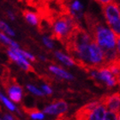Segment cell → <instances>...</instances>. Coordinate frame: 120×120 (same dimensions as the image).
<instances>
[{
    "instance_id": "cell-22",
    "label": "cell",
    "mask_w": 120,
    "mask_h": 120,
    "mask_svg": "<svg viewBox=\"0 0 120 120\" xmlns=\"http://www.w3.org/2000/svg\"><path fill=\"white\" fill-rule=\"evenodd\" d=\"M117 52H118V57L120 59V37L117 36Z\"/></svg>"
},
{
    "instance_id": "cell-15",
    "label": "cell",
    "mask_w": 120,
    "mask_h": 120,
    "mask_svg": "<svg viewBox=\"0 0 120 120\" xmlns=\"http://www.w3.org/2000/svg\"><path fill=\"white\" fill-rule=\"evenodd\" d=\"M0 98H1V100L4 102V104L6 105V107H7L9 110H10V111H15V105H13L12 102H11L9 99H7V98L5 97L4 95L1 94V95H0Z\"/></svg>"
},
{
    "instance_id": "cell-4",
    "label": "cell",
    "mask_w": 120,
    "mask_h": 120,
    "mask_svg": "<svg viewBox=\"0 0 120 120\" xmlns=\"http://www.w3.org/2000/svg\"><path fill=\"white\" fill-rule=\"evenodd\" d=\"M91 75L94 79L105 83L107 87H114L118 82V79L108 70L107 68H101L99 70H91Z\"/></svg>"
},
{
    "instance_id": "cell-24",
    "label": "cell",
    "mask_w": 120,
    "mask_h": 120,
    "mask_svg": "<svg viewBox=\"0 0 120 120\" xmlns=\"http://www.w3.org/2000/svg\"><path fill=\"white\" fill-rule=\"evenodd\" d=\"M8 15H9V17H10L11 20H14V19H15V17H14V15H13L12 12L9 11V12H8Z\"/></svg>"
},
{
    "instance_id": "cell-5",
    "label": "cell",
    "mask_w": 120,
    "mask_h": 120,
    "mask_svg": "<svg viewBox=\"0 0 120 120\" xmlns=\"http://www.w3.org/2000/svg\"><path fill=\"white\" fill-rule=\"evenodd\" d=\"M7 53L9 57L10 58V59L15 61L21 68H22L23 70H25L26 71H30V72L34 71V69L32 68V66L30 65V64L27 61V59L20 52L19 48L15 49V48L10 47L7 50Z\"/></svg>"
},
{
    "instance_id": "cell-11",
    "label": "cell",
    "mask_w": 120,
    "mask_h": 120,
    "mask_svg": "<svg viewBox=\"0 0 120 120\" xmlns=\"http://www.w3.org/2000/svg\"><path fill=\"white\" fill-rule=\"evenodd\" d=\"M23 16L25 17V19L28 21L30 24H32L34 26H37L39 25L40 23V21H39V15L36 14V13L31 12L29 10H23Z\"/></svg>"
},
{
    "instance_id": "cell-9",
    "label": "cell",
    "mask_w": 120,
    "mask_h": 120,
    "mask_svg": "<svg viewBox=\"0 0 120 120\" xmlns=\"http://www.w3.org/2000/svg\"><path fill=\"white\" fill-rule=\"evenodd\" d=\"M22 88L17 84L10 85L8 88V94L10 96V100H13L14 102H20L22 99Z\"/></svg>"
},
{
    "instance_id": "cell-10",
    "label": "cell",
    "mask_w": 120,
    "mask_h": 120,
    "mask_svg": "<svg viewBox=\"0 0 120 120\" xmlns=\"http://www.w3.org/2000/svg\"><path fill=\"white\" fill-rule=\"evenodd\" d=\"M49 70H50V71H52L53 74H55V75H57L58 76L64 78V79L71 80V79L74 78V76H73L72 75H70V73H68L67 71L64 70L63 69H61V68L54 66V65H51L50 67H49Z\"/></svg>"
},
{
    "instance_id": "cell-18",
    "label": "cell",
    "mask_w": 120,
    "mask_h": 120,
    "mask_svg": "<svg viewBox=\"0 0 120 120\" xmlns=\"http://www.w3.org/2000/svg\"><path fill=\"white\" fill-rule=\"evenodd\" d=\"M105 120H118V117L116 113L108 112L107 114H106V117H105Z\"/></svg>"
},
{
    "instance_id": "cell-6",
    "label": "cell",
    "mask_w": 120,
    "mask_h": 120,
    "mask_svg": "<svg viewBox=\"0 0 120 120\" xmlns=\"http://www.w3.org/2000/svg\"><path fill=\"white\" fill-rule=\"evenodd\" d=\"M100 102L105 105L108 112L117 114L120 111V93L118 92L110 96H105L100 100Z\"/></svg>"
},
{
    "instance_id": "cell-25",
    "label": "cell",
    "mask_w": 120,
    "mask_h": 120,
    "mask_svg": "<svg viewBox=\"0 0 120 120\" xmlns=\"http://www.w3.org/2000/svg\"><path fill=\"white\" fill-rule=\"evenodd\" d=\"M118 83H119V85H120V75H119V76H118Z\"/></svg>"
},
{
    "instance_id": "cell-12",
    "label": "cell",
    "mask_w": 120,
    "mask_h": 120,
    "mask_svg": "<svg viewBox=\"0 0 120 120\" xmlns=\"http://www.w3.org/2000/svg\"><path fill=\"white\" fill-rule=\"evenodd\" d=\"M55 56H56V58H58V60H60L61 62L64 63V64L68 65V66H71V65L75 64V60L73 59L72 58H70V57H69V56L65 55V54H64L63 52H59V51L56 52Z\"/></svg>"
},
{
    "instance_id": "cell-16",
    "label": "cell",
    "mask_w": 120,
    "mask_h": 120,
    "mask_svg": "<svg viewBox=\"0 0 120 120\" xmlns=\"http://www.w3.org/2000/svg\"><path fill=\"white\" fill-rule=\"evenodd\" d=\"M29 116L31 117L32 119L34 120H41L44 118V114L42 112H40L39 111H30L29 112H28Z\"/></svg>"
},
{
    "instance_id": "cell-20",
    "label": "cell",
    "mask_w": 120,
    "mask_h": 120,
    "mask_svg": "<svg viewBox=\"0 0 120 120\" xmlns=\"http://www.w3.org/2000/svg\"><path fill=\"white\" fill-rule=\"evenodd\" d=\"M42 40H43V43L45 44V46H47V47L50 48V49H52V48L53 47L52 42V40H51L50 39H48L47 37H43Z\"/></svg>"
},
{
    "instance_id": "cell-2",
    "label": "cell",
    "mask_w": 120,
    "mask_h": 120,
    "mask_svg": "<svg viewBox=\"0 0 120 120\" xmlns=\"http://www.w3.org/2000/svg\"><path fill=\"white\" fill-rule=\"evenodd\" d=\"M52 37L60 42L66 44L73 30L78 26L75 18L69 13H62L61 15L52 18Z\"/></svg>"
},
{
    "instance_id": "cell-7",
    "label": "cell",
    "mask_w": 120,
    "mask_h": 120,
    "mask_svg": "<svg viewBox=\"0 0 120 120\" xmlns=\"http://www.w3.org/2000/svg\"><path fill=\"white\" fill-rule=\"evenodd\" d=\"M68 109L67 103L64 100H58L54 104L48 105L44 109V112L51 114V115H57L60 113H64Z\"/></svg>"
},
{
    "instance_id": "cell-1",
    "label": "cell",
    "mask_w": 120,
    "mask_h": 120,
    "mask_svg": "<svg viewBox=\"0 0 120 120\" xmlns=\"http://www.w3.org/2000/svg\"><path fill=\"white\" fill-rule=\"evenodd\" d=\"M86 20L90 30V35L103 51L107 66L118 58L117 52V36L112 29L105 27L92 16H86Z\"/></svg>"
},
{
    "instance_id": "cell-3",
    "label": "cell",
    "mask_w": 120,
    "mask_h": 120,
    "mask_svg": "<svg viewBox=\"0 0 120 120\" xmlns=\"http://www.w3.org/2000/svg\"><path fill=\"white\" fill-rule=\"evenodd\" d=\"M105 21L109 26L120 19V8L118 3L113 1H100Z\"/></svg>"
},
{
    "instance_id": "cell-26",
    "label": "cell",
    "mask_w": 120,
    "mask_h": 120,
    "mask_svg": "<svg viewBox=\"0 0 120 120\" xmlns=\"http://www.w3.org/2000/svg\"><path fill=\"white\" fill-rule=\"evenodd\" d=\"M118 120H120V114L118 115Z\"/></svg>"
},
{
    "instance_id": "cell-23",
    "label": "cell",
    "mask_w": 120,
    "mask_h": 120,
    "mask_svg": "<svg viewBox=\"0 0 120 120\" xmlns=\"http://www.w3.org/2000/svg\"><path fill=\"white\" fill-rule=\"evenodd\" d=\"M3 120H14V118H13L10 115H9V114H5V115L4 116Z\"/></svg>"
},
{
    "instance_id": "cell-21",
    "label": "cell",
    "mask_w": 120,
    "mask_h": 120,
    "mask_svg": "<svg viewBox=\"0 0 120 120\" xmlns=\"http://www.w3.org/2000/svg\"><path fill=\"white\" fill-rule=\"evenodd\" d=\"M42 89H43V92L44 94H51L52 93V90L50 87H48L47 85H42Z\"/></svg>"
},
{
    "instance_id": "cell-13",
    "label": "cell",
    "mask_w": 120,
    "mask_h": 120,
    "mask_svg": "<svg viewBox=\"0 0 120 120\" xmlns=\"http://www.w3.org/2000/svg\"><path fill=\"white\" fill-rule=\"evenodd\" d=\"M0 38H1L2 42H4V44H6V45H10V47H11V48H15V49H17V48L19 47V46H18V45H17V43L15 42L14 40H12L11 39H10L9 37H7L4 34L1 33V34H0Z\"/></svg>"
},
{
    "instance_id": "cell-14",
    "label": "cell",
    "mask_w": 120,
    "mask_h": 120,
    "mask_svg": "<svg viewBox=\"0 0 120 120\" xmlns=\"http://www.w3.org/2000/svg\"><path fill=\"white\" fill-rule=\"evenodd\" d=\"M0 27H1V29L2 31H4V33H6L9 36H15V33L13 32V30L9 27V26L4 22H0Z\"/></svg>"
},
{
    "instance_id": "cell-19",
    "label": "cell",
    "mask_w": 120,
    "mask_h": 120,
    "mask_svg": "<svg viewBox=\"0 0 120 120\" xmlns=\"http://www.w3.org/2000/svg\"><path fill=\"white\" fill-rule=\"evenodd\" d=\"M20 52L22 53V55L25 58L30 59L31 61H35V58L32 55V54H30V53L27 52H25V51H22V50H20Z\"/></svg>"
},
{
    "instance_id": "cell-17",
    "label": "cell",
    "mask_w": 120,
    "mask_h": 120,
    "mask_svg": "<svg viewBox=\"0 0 120 120\" xmlns=\"http://www.w3.org/2000/svg\"><path fill=\"white\" fill-rule=\"evenodd\" d=\"M27 88H28L31 93H33V94H36V95H39V96H43V95H44V92H42V91L39 90L38 88H36L34 86L28 84V85H27Z\"/></svg>"
},
{
    "instance_id": "cell-8",
    "label": "cell",
    "mask_w": 120,
    "mask_h": 120,
    "mask_svg": "<svg viewBox=\"0 0 120 120\" xmlns=\"http://www.w3.org/2000/svg\"><path fill=\"white\" fill-rule=\"evenodd\" d=\"M107 112L105 106L100 102V105L92 112L89 120H105Z\"/></svg>"
}]
</instances>
